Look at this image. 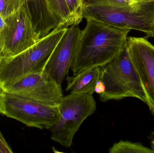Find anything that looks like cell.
Instances as JSON below:
<instances>
[{
  "label": "cell",
  "instance_id": "obj_3",
  "mask_svg": "<svg viewBox=\"0 0 154 153\" xmlns=\"http://www.w3.org/2000/svg\"><path fill=\"white\" fill-rule=\"evenodd\" d=\"M68 28L60 24L22 53L3 57L0 63V87L2 90L25 75L43 72L51 54Z\"/></svg>",
  "mask_w": 154,
  "mask_h": 153
},
{
  "label": "cell",
  "instance_id": "obj_23",
  "mask_svg": "<svg viewBox=\"0 0 154 153\" xmlns=\"http://www.w3.org/2000/svg\"><path fill=\"white\" fill-rule=\"evenodd\" d=\"M127 1H128V2L129 3V4H130V2H131V0H127Z\"/></svg>",
  "mask_w": 154,
  "mask_h": 153
},
{
  "label": "cell",
  "instance_id": "obj_16",
  "mask_svg": "<svg viewBox=\"0 0 154 153\" xmlns=\"http://www.w3.org/2000/svg\"><path fill=\"white\" fill-rule=\"evenodd\" d=\"M0 153H13L3 136L0 131Z\"/></svg>",
  "mask_w": 154,
  "mask_h": 153
},
{
  "label": "cell",
  "instance_id": "obj_2",
  "mask_svg": "<svg viewBox=\"0 0 154 153\" xmlns=\"http://www.w3.org/2000/svg\"><path fill=\"white\" fill-rule=\"evenodd\" d=\"M82 18L118 28L138 31L154 38V0L121 4L100 0H84Z\"/></svg>",
  "mask_w": 154,
  "mask_h": 153
},
{
  "label": "cell",
  "instance_id": "obj_6",
  "mask_svg": "<svg viewBox=\"0 0 154 153\" xmlns=\"http://www.w3.org/2000/svg\"><path fill=\"white\" fill-rule=\"evenodd\" d=\"M3 115L18 120L27 126L50 129L61 114L59 106H51L17 94L4 91Z\"/></svg>",
  "mask_w": 154,
  "mask_h": 153
},
{
  "label": "cell",
  "instance_id": "obj_20",
  "mask_svg": "<svg viewBox=\"0 0 154 153\" xmlns=\"http://www.w3.org/2000/svg\"><path fill=\"white\" fill-rule=\"evenodd\" d=\"M146 1V0H131L130 5H132L134 3H135L143 1Z\"/></svg>",
  "mask_w": 154,
  "mask_h": 153
},
{
  "label": "cell",
  "instance_id": "obj_7",
  "mask_svg": "<svg viewBox=\"0 0 154 153\" xmlns=\"http://www.w3.org/2000/svg\"><path fill=\"white\" fill-rule=\"evenodd\" d=\"M6 26L0 40V51L3 57L18 54L37 42L32 23L23 4L5 18Z\"/></svg>",
  "mask_w": 154,
  "mask_h": 153
},
{
  "label": "cell",
  "instance_id": "obj_10",
  "mask_svg": "<svg viewBox=\"0 0 154 153\" xmlns=\"http://www.w3.org/2000/svg\"><path fill=\"white\" fill-rule=\"evenodd\" d=\"M81 31L79 25L69 27L51 54L43 71L59 85H61L64 79L68 75Z\"/></svg>",
  "mask_w": 154,
  "mask_h": 153
},
{
  "label": "cell",
  "instance_id": "obj_13",
  "mask_svg": "<svg viewBox=\"0 0 154 153\" xmlns=\"http://www.w3.org/2000/svg\"><path fill=\"white\" fill-rule=\"evenodd\" d=\"M110 153H154L152 149L139 143L121 141L115 143L109 149Z\"/></svg>",
  "mask_w": 154,
  "mask_h": 153
},
{
  "label": "cell",
  "instance_id": "obj_12",
  "mask_svg": "<svg viewBox=\"0 0 154 153\" xmlns=\"http://www.w3.org/2000/svg\"><path fill=\"white\" fill-rule=\"evenodd\" d=\"M100 66H95L73 76H67L66 90L71 93L92 95L100 80Z\"/></svg>",
  "mask_w": 154,
  "mask_h": 153
},
{
  "label": "cell",
  "instance_id": "obj_11",
  "mask_svg": "<svg viewBox=\"0 0 154 153\" xmlns=\"http://www.w3.org/2000/svg\"><path fill=\"white\" fill-rule=\"evenodd\" d=\"M38 40L60 25L48 0H22Z\"/></svg>",
  "mask_w": 154,
  "mask_h": 153
},
{
  "label": "cell",
  "instance_id": "obj_18",
  "mask_svg": "<svg viewBox=\"0 0 154 153\" xmlns=\"http://www.w3.org/2000/svg\"><path fill=\"white\" fill-rule=\"evenodd\" d=\"M105 90V87L104 84L100 80H99L97 83L96 88H95V92L99 95L104 92Z\"/></svg>",
  "mask_w": 154,
  "mask_h": 153
},
{
  "label": "cell",
  "instance_id": "obj_5",
  "mask_svg": "<svg viewBox=\"0 0 154 153\" xmlns=\"http://www.w3.org/2000/svg\"><path fill=\"white\" fill-rule=\"evenodd\" d=\"M58 106L61 116L50 129L51 139L68 148L82 123L96 111V102L92 95L70 93L62 97Z\"/></svg>",
  "mask_w": 154,
  "mask_h": 153
},
{
  "label": "cell",
  "instance_id": "obj_17",
  "mask_svg": "<svg viewBox=\"0 0 154 153\" xmlns=\"http://www.w3.org/2000/svg\"><path fill=\"white\" fill-rule=\"evenodd\" d=\"M6 26L7 25L5 21V18L0 14V40L2 39V37L5 31Z\"/></svg>",
  "mask_w": 154,
  "mask_h": 153
},
{
  "label": "cell",
  "instance_id": "obj_22",
  "mask_svg": "<svg viewBox=\"0 0 154 153\" xmlns=\"http://www.w3.org/2000/svg\"><path fill=\"white\" fill-rule=\"evenodd\" d=\"M3 57V56L2 54V52L0 51V63H1Z\"/></svg>",
  "mask_w": 154,
  "mask_h": 153
},
{
  "label": "cell",
  "instance_id": "obj_21",
  "mask_svg": "<svg viewBox=\"0 0 154 153\" xmlns=\"http://www.w3.org/2000/svg\"><path fill=\"white\" fill-rule=\"evenodd\" d=\"M153 136L154 138L153 139V140L151 141V149L153 150V151L154 152V132L153 133Z\"/></svg>",
  "mask_w": 154,
  "mask_h": 153
},
{
  "label": "cell",
  "instance_id": "obj_8",
  "mask_svg": "<svg viewBox=\"0 0 154 153\" xmlns=\"http://www.w3.org/2000/svg\"><path fill=\"white\" fill-rule=\"evenodd\" d=\"M3 90L51 106H58L63 97L61 85L44 72L25 75Z\"/></svg>",
  "mask_w": 154,
  "mask_h": 153
},
{
  "label": "cell",
  "instance_id": "obj_19",
  "mask_svg": "<svg viewBox=\"0 0 154 153\" xmlns=\"http://www.w3.org/2000/svg\"><path fill=\"white\" fill-rule=\"evenodd\" d=\"M3 90L0 87V114H2L3 112Z\"/></svg>",
  "mask_w": 154,
  "mask_h": 153
},
{
  "label": "cell",
  "instance_id": "obj_4",
  "mask_svg": "<svg viewBox=\"0 0 154 153\" xmlns=\"http://www.w3.org/2000/svg\"><path fill=\"white\" fill-rule=\"evenodd\" d=\"M100 80L105 87L104 92L99 94L100 101L119 100L131 97L146 104L144 90L126 46L113 60L100 66Z\"/></svg>",
  "mask_w": 154,
  "mask_h": 153
},
{
  "label": "cell",
  "instance_id": "obj_15",
  "mask_svg": "<svg viewBox=\"0 0 154 153\" xmlns=\"http://www.w3.org/2000/svg\"><path fill=\"white\" fill-rule=\"evenodd\" d=\"M23 4L22 0H0V14L6 18L18 10Z\"/></svg>",
  "mask_w": 154,
  "mask_h": 153
},
{
  "label": "cell",
  "instance_id": "obj_1",
  "mask_svg": "<svg viewBox=\"0 0 154 153\" xmlns=\"http://www.w3.org/2000/svg\"><path fill=\"white\" fill-rule=\"evenodd\" d=\"M81 31L71 71L73 75L113 60L125 46L130 30L92 19Z\"/></svg>",
  "mask_w": 154,
  "mask_h": 153
},
{
  "label": "cell",
  "instance_id": "obj_14",
  "mask_svg": "<svg viewBox=\"0 0 154 153\" xmlns=\"http://www.w3.org/2000/svg\"><path fill=\"white\" fill-rule=\"evenodd\" d=\"M70 13L73 25H79L82 20L84 0H65Z\"/></svg>",
  "mask_w": 154,
  "mask_h": 153
},
{
  "label": "cell",
  "instance_id": "obj_9",
  "mask_svg": "<svg viewBox=\"0 0 154 153\" xmlns=\"http://www.w3.org/2000/svg\"><path fill=\"white\" fill-rule=\"evenodd\" d=\"M126 46L144 90L146 105L154 116V46L145 37H131Z\"/></svg>",
  "mask_w": 154,
  "mask_h": 153
}]
</instances>
